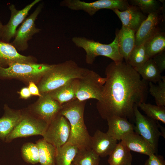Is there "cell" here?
Wrapping results in <instances>:
<instances>
[{
  "label": "cell",
  "instance_id": "obj_1",
  "mask_svg": "<svg viewBox=\"0 0 165 165\" xmlns=\"http://www.w3.org/2000/svg\"><path fill=\"white\" fill-rule=\"evenodd\" d=\"M106 81L96 105L104 119L113 116L127 119L134 117V108L146 102L148 82L127 63L113 61L105 68Z\"/></svg>",
  "mask_w": 165,
  "mask_h": 165
},
{
  "label": "cell",
  "instance_id": "obj_2",
  "mask_svg": "<svg viewBox=\"0 0 165 165\" xmlns=\"http://www.w3.org/2000/svg\"><path fill=\"white\" fill-rule=\"evenodd\" d=\"M86 101L77 99L61 105L59 114L65 117L70 127L69 139L67 142L79 149L90 148L91 137L84 120Z\"/></svg>",
  "mask_w": 165,
  "mask_h": 165
},
{
  "label": "cell",
  "instance_id": "obj_3",
  "mask_svg": "<svg viewBox=\"0 0 165 165\" xmlns=\"http://www.w3.org/2000/svg\"><path fill=\"white\" fill-rule=\"evenodd\" d=\"M87 69L71 60L54 64L41 78L38 87L40 93H48L72 79L81 78Z\"/></svg>",
  "mask_w": 165,
  "mask_h": 165
},
{
  "label": "cell",
  "instance_id": "obj_4",
  "mask_svg": "<svg viewBox=\"0 0 165 165\" xmlns=\"http://www.w3.org/2000/svg\"><path fill=\"white\" fill-rule=\"evenodd\" d=\"M72 41L76 46L85 50L86 62L88 64H92L96 57L99 56L108 57L116 63L123 62L119 52L117 32L113 41L109 44H103L82 37H73Z\"/></svg>",
  "mask_w": 165,
  "mask_h": 165
},
{
  "label": "cell",
  "instance_id": "obj_5",
  "mask_svg": "<svg viewBox=\"0 0 165 165\" xmlns=\"http://www.w3.org/2000/svg\"><path fill=\"white\" fill-rule=\"evenodd\" d=\"M54 64L15 63L7 68L0 67V76L33 82L42 78Z\"/></svg>",
  "mask_w": 165,
  "mask_h": 165
},
{
  "label": "cell",
  "instance_id": "obj_6",
  "mask_svg": "<svg viewBox=\"0 0 165 165\" xmlns=\"http://www.w3.org/2000/svg\"><path fill=\"white\" fill-rule=\"evenodd\" d=\"M105 81V77H101L93 70L87 69L83 76L79 79L76 99L80 101L91 99L99 101Z\"/></svg>",
  "mask_w": 165,
  "mask_h": 165
},
{
  "label": "cell",
  "instance_id": "obj_7",
  "mask_svg": "<svg viewBox=\"0 0 165 165\" xmlns=\"http://www.w3.org/2000/svg\"><path fill=\"white\" fill-rule=\"evenodd\" d=\"M49 124L31 113L22 112L21 118L14 129L7 136L5 141L9 142L19 138L35 135L42 136Z\"/></svg>",
  "mask_w": 165,
  "mask_h": 165
},
{
  "label": "cell",
  "instance_id": "obj_8",
  "mask_svg": "<svg viewBox=\"0 0 165 165\" xmlns=\"http://www.w3.org/2000/svg\"><path fill=\"white\" fill-rule=\"evenodd\" d=\"M60 5L72 10H83L91 16L101 9H117L123 11L130 5L126 0H99L90 2L79 0H64L61 2Z\"/></svg>",
  "mask_w": 165,
  "mask_h": 165
},
{
  "label": "cell",
  "instance_id": "obj_9",
  "mask_svg": "<svg viewBox=\"0 0 165 165\" xmlns=\"http://www.w3.org/2000/svg\"><path fill=\"white\" fill-rule=\"evenodd\" d=\"M135 125L134 131L141 136L157 152L161 133L158 127V121L142 115L135 106L134 108Z\"/></svg>",
  "mask_w": 165,
  "mask_h": 165
},
{
  "label": "cell",
  "instance_id": "obj_10",
  "mask_svg": "<svg viewBox=\"0 0 165 165\" xmlns=\"http://www.w3.org/2000/svg\"><path fill=\"white\" fill-rule=\"evenodd\" d=\"M42 3L38 5L28 17L26 18L17 30L16 34L11 44L19 51L26 50L28 47V42L35 34L38 33L40 29L35 27V22L43 7Z\"/></svg>",
  "mask_w": 165,
  "mask_h": 165
},
{
  "label": "cell",
  "instance_id": "obj_11",
  "mask_svg": "<svg viewBox=\"0 0 165 165\" xmlns=\"http://www.w3.org/2000/svg\"><path fill=\"white\" fill-rule=\"evenodd\" d=\"M69 123L63 116L59 114L49 124L43 139L56 148L66 143L70 137Z\"/></svg>",
  "mask_w": 165,
  "mask_h": 165
},
{
  "label": "cell",
  "instance_id": "obj_12",
  "mask_svg": "<svg viewBox=\"0 0 165 165\" xmlns=\"http://www.w3.org/2000/svg\"><path fill=\"white\" fill-rule=\"evenodd\" d=\"M41 0H35L20 10L17 9L13 4L10 5V19L6 25H3L1 39L2 41L9 43L10 40L14 38L18 26L26 18L31 9Z\"/></svg>",
  "mask_w": 165,
  "mask_h": 165
},
{
  "label": "cell",
  "instance_id": "obj_13",
  "mask_svg": "<svg viewBox=\"0 0 165 165\" xmlns=\"http://www.w3.org/2000/svg\"><path fill=\"white\" fill-rule=\"evenodd\" d=\"M41 95L32 107L31 113L49 124L59 114L61 105L47 94Z\"/></svg>",
  "mask_w": 165,
  "mask_h": 165
},
{
  "label": "cell",
  "instance_id": "obj_14",
  "mask_svg": "<svg viewBox=\"0 0 165 165\" xmlns=\"http://www.w3.org/2000/svg\"><path fill=\"white\" fill-rule=\"evenodd\" d=\"M117 141L106 133L97 130L91 137L90 148L99 157L109 155L117 144Z\"/></svg>",
  "mask_w": 165,
  "mask_h": 165
},
{
  "label": "cell",
  "instance_id": "obj_15",
  "mask_svg": "<svg viewBox=\"0 0 165 165\" xmlns=\"http://www.w3.org/2000/svg\"><path fill=\"white\" fill-rule=\"evenodd\" d=\"M112 10L121 21L122 26L131 29L135 32L147 17L138 7L130 5L123 11L117 9Z\"/></svg>",
  "mask_w": 165,
  "mask_h": 165
},
{
  "label": "cell",
  "instance_id": "obj_16",
  "mask_svg": "<svg viewBox=\"0 0 165 165\" xmlns=\"http://www.w3.org/2000/svg\"><path fill=\"white\" fill-rule=\"evenodd\" d=\"M15 63H35L32 57L20 54L11 43L0 39V67L9 66Z\"/></svg>",
  "mask_w": 165,
  "mask_h": 165
},
{
  "label": "cell",
  "instance_id": "obj_17",
  "mask_svg": "<svg viewBox=\"0 0 165 165\" xmlns=\"http://www.w3.org/2000/svg\"><path fill=\"white\" fill-rule=\"evenodd\" d=\"M159 12L148 14L135 33V46L144 43L157 31L160 21Z\"/></svg>",
  "mask_w": 165,
  "mask_h": 165
},
{
  "label": "cell",
  "instance_id": "obj_18",
  "mask_svg": "<svg viewBox=\"0 0 165 165\" xmlns=\"http://www.w3.org/2000/svg\"><path fill=\"white\" fill-rule=\"evenodd\" d=\"M121 142L130 151L148 156L156 152L141 136L134 131L124 135Z\"/></svg>",
  "mask_w": 165,
  "mask_h": 165
},
{
  "label": "cell",
  "instance_id": "obj_19",
  "mask_svg": "<svg viewBox=\"0 0 165 165\" xmlns=\"http://www.w3.org/2000/svg\"><path fill=\"white\" fill-rule=\"evenodd\" d=\"M106 120L108 126L106 133L117 141L121 140L126 134L134 131V125L126 118L113 116Z\"/></svg>",
  "mask_w": 165,
  "mask_h": 165
},
{
  "label": "cell",
  "instance_id": "obj_20",
  "mask_svg": "<svg viewBox=\"0 0 165 165\" xmlns=\"http://www.w3.org/2000/svg\"><path fill=\"white\" fill-rule=\"evenodd\" d=\"M135 32L123 26L117 31L119 53L127 63L129 55L135 46Z\"/></svg>",
  "mask_w": 165,
  "mask_h": 165
},
{
  "label": "cell",
  "instance_id": "obj_21",
  "mask_svg": "<svg viewBox=\"0 0 165 165\" xmlns=\"http://www.w3.org/2000/svg\"><path fill=\"white\" fill-rule=\"evenodd\" d=\"M78 83L79 79H72L63 86L46 94L62 105L76 99Z\"/></svg>",
  "mask_w": 165,
  "mask_h": 165
},
{
  "label": "cell",
  "instance_id": "obj_22",
  "mask_svg": "<svg viewBox=\"0 0 165 165\" xmlns=\"http://www.w3.org/2000/svg\"><path fill=\"white\" fill-rule=\"evenodd\" d=\"M5 112L0 118V139L5 140L20 121L22 112L5 107Z\"/></svg>",
  "mask_w": 165,
  "mask_h": 165
},
{
  "label": "cell",
  "instance_id": "obj_23",
  "mask_svg": "<svg viewBox=\"0 0 165 165\" xmlns=\"http://www.w3.org/2000/svg\"><path fill=\"white\" fill-rule=\"evenodd\" d=\"M109 165H131L132 156L130 151L120 141L109 155Z\"/></svg>",
  "mask_w": 165,
  "mask_h": 165
},
{
  "label": "cell",
  "instance_id": "obj_24",
  "mask_svg": "<svg viewBox=\"0 0 165 165\" xmlns=\"http://www.w3.org/2000/svg\"><path fill=\"white\" fill-rule=\"evenodd\" d=\"M146 52L149 59L164 51L165 35L157 30L144 43Z\"/></svg>",
  "mask_w": 165,
  "mask_h": 165
},
{
  "label": "cell",
  "instance_id": "obj_25",
  "mask_svg": "<svg viewBox=\"0 0 165 165\" xmlns=\"http://www.w3.org/2000/svg\"><path fill=\"white\" fill-rule=\"evenodd\" d=\"M41 165H55L56 148L43 138L36 141Z\"/></svg>",
  "mask_w": 165,
  "mask_h": 165
},
{
  "label": "cell",
  "instance_id": "obj_26",
  "mask_svg": "<svg viewBox=\"0 0 165 165\" xmlns=\"http://www.w3.org/2000/svg\"><path fill=\"white\" fill-rule=\"evenodd\" d=\"M79 150L77 147L68 142L56 148L55 165H71Z\"/></svg>",
  "mask_w": 165,
  "mask_h": 165
},
{
  "label": "cell",
  "instance_id": "obj_27",
  "mask_svg": "<svg viewBox=\"0 0 165 165\" xmlns=\"http://www.w3.org/2000/svg\"><path fill=\"white\" fill-rule=\"evenodd\" d=\"M142 79L149 82L156 83L161 79L162 76L152 58L141 66L134 68Z\"/></svg>",
  "mask_w": 165,
  "mask_h": 165
},
{
  "label": "cell",
  "instance_id": "obj_28",
  "mask_svg": "<svg viewBox=\"0 0 165 165\" xmlns=\"http://www.w3.org/2000/svg\"><path fill=\"white\" fill-rule=\"evenodd\" d=\"M100 157L91 148L79 149L72 163L74 165H97Z\"/></svg>",
  "mask_w": 165,
  "mask_h": 165
},
{
  "label": "cell",
  "instance_id": "obj_29",
  "mask_svg": "<svg viewBox=\"0 0 165 165\" xmlns=\"http://www.w3.org/2000/svg\"><path fill=\"white\" fill-rule=\"evenodd\" d=\"M138 107L149 118L165 124V107L155 105L145 102L141 103Z\"/></svg>",
  "mask_w": 165,
  "mask_h": 165
},
{
  "label": "cell",
  "instance_id": "obj_30",
  "mask_svg": "<svg viewBox=\"0 0 165 165\" xmlns=\"http://www.w3.org/2000/svg\"><path fill=\"white\" fill-rule=\"evenodd\" d=\"M149 59L143 43L135 46L129 55L127 63L135 68L142 65Z\"/></svg>",
  "mask_w": 165,
  "mask_h": 165
},
{
  "label": "cell",
  "instance_id": "obj_31",
  "mask_svg": "<svg viewBox=\"0 0 165 165\" xmlns=\"http://www.w3.org/2000/svg\"><path fill=\"white\" fill-rule=\"evenodd\" d=\"M148 91L154 98L156 105L165 106V77L162 76L161 80L155 84L148 82Z\"/></svg>",
  "mask_w": 165,
  "mask_h": 165
},
{
  "label": "cell",
  "instance_id": "obj_32",
  "mask_svg": "<svg viewBox=\"0 0 165 165\" xmlns=\"http://www.w3.org/2000/svg\"><path fill=\"white\" fill-rule=\"evenodd\" d=\"M21 151L22 157L25 162L33 164L39 163L38 150L36 144L26 143L22 146Z\"/></svg>",
  "mask_w": 165,
  "mask_h": 165
},
{
  "label": "cell",
  "instance_id": "obj_33",
  "mask_svg": "<svg viewBox=\"0 0 165 165\" xmlns=\"http://www.w3.org/2000/svg\"><path fill=\"white\" fill-rule=\"evenodd\" d=\"M128 2L130 5L138 7L143 13L148 14L159 12L161 6L156 0H131Z\"/></svg>",
  "mask_w": 165,
  "mask_h": 165
},
{
  "label": "cell",
  "instance_id": "obj_34",
  "mask_svg": "<svg viewBox=\"0 0 165 165\" xmlns=\"http://www.w3.org/2000/svg\"><path fill=\"white\" fill-rule=\"evenodd\" d=\"M155 64L161 73L165 69V52L163 51L152 58Z\"/></svg>",
  "mask_w": 165,
  "mask_h": 165
},
{
  "label": "cell",
  "instance_id": "obj_35",
  "mask_svg": "<svg viewBox=\"0 0 165 165\" xmlns=\"http://www.w3.org/2000/svg\"><path fill=\"white\" fill-rule=\"evenodd\" d=\"M148 156L144 165H165V161L163 156L153 154Z\"/></svg>",
  "mask_w": 165,
  "mask_h": 165
},
{
  "label": "cell",
  "instance_id": "obj_36",
  "mask_svg": "<svg viewBox=\"0 0 165 165\" xmlns=\"http://www.w3.org/2000/svg\"><path fill=\"white\" fill-rule=\"evenodd\" d=\"M28 88L31 95L41 97L42 95L40 93L38 87L33 82H29Z\"/></svg>",
  "mask_w": 165,
  "mask_h": 165
},
{
  "label": "cell",
  "instance_id": "obj_37",
  "mask_svg": "<svg viewBox=\"0 0 165 165\" xmlns=\"http://www.w3.org/2000/svg\"><path fill=\"white\" fill-rule=\"evenodd\" d=\"M20 97L23 99H27L30 97L31 94L28 87L22 88L19 92Z\"/></svg>",
  "mask_w": 165,
  "mask_h": 165
},
{
  "label": "cell",
  "instance_id": "obj_38",
  "mask_svg": "<svg viewBox=\"0 0 165 165\" xmlns=\"http://www.w3.org/2000/svg\"><path fill=\"white\" fill-rule=\"evenodd\" d=\"M158 127L159 129L161 130V133L162 134V136L163 137L165 138V131L164 127L161 126L158 122Z\"/></svg>",
  "mask_w": 165,
  "mask_h": 165
},
{
  "label": "cell",
  "instance_id": "obj_39",
  "mask_svg": "<svg viewBox=\"0 0 165 165\" xmlns=\"http://www.w3.org/2000/svg\"><path fill=\"white\" fill-rule=\"evenodd\" d=\"M3 25L1 22L0 21V39L2 35Z\"/></svg>",
  "mask_w": 165,
  "mask_h": 165
},
{
  "label": "cell",
  "instance_id": "obj_40",
  "mask_svg": "<svg viewBox=\"0 0 165 165\" xmlns=\"http://www.w3.org/2000/svg\"><path fill=\"white\" fill-rule=\"evenodd\" d=\"M71 165H74L72 163V164H71Z\"/></svg>",
  "mask_w": 165,
  "mask_h": 165
},
{
  "label": "cell",
  "instance_id": "obj_41",
  "mask_svg": "<svg viewBox=\"0 0 165 165\" xmlns=\"http://www.w3.org/2000/svg\"><path fill=\"white\" fill-rule=\"evenodd\" d=\"M97 165H100L99 164H98Z\"/></svg>",
  "mask_w": 165,
  "mask_h": 165
}]
</instances>
